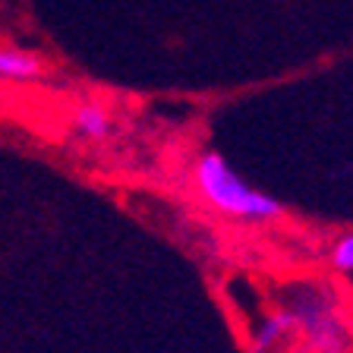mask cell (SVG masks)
Here are the masks:
<instances>
[{"instance_id": "cell-5", "label": "cell", "mask_w": 353, "mask_h": 353, "mask_svg": "<svg viewBox=\"0 0 353 353\" xmlns=\"http://www.w3.org/2000/svg\"><path fill=\"white\" fill-rule=\"evenodd\" d=\"M73 132L85 142H108L114 132V120L101 104H79L73 114Z\"/></svg>"}, {"instance_id": "cell-6", "label": "cell", "mask_w": 353, "mask_h": 353, "mask_svg": "<svg viewBox=\"0 0 353 353\" xmlns=\"http://www.w3.org/2000/svg\"><path fill=\"white\" fill-rule=\"evenodd\" d=\"M328 265L334 268V272H341V274H350L353 272V236L350 234H344L338 243H334V246H331Z\"/></svg>"}, {"instance_id": "cell-3", "label": "cell", "mask_w": 353, "mask_h": 353, "mask_svg": "<svg viewBox=\"0 0 353 353\" xmlns=\"http://www.w3.org/2000/svg\"><path fill=\"white\" fill-rule=\"evenodd\" d=\"M44 76V60L35 51L16 48V44H0V82L13 85H29Z\"/></svg>"}, {"instance_id": "cell-1", "label": "cell", "mask_w": 353, "mask_h": 353, "mask_svg": "<svg viewBox=\"0 0 353 353\" xmlns=\"http://www.w3.org/2000/svg\"><path fill=\"white\" fill-rule=\"evenodd\" d=\"M192 183H196L199 196L224 218L268 224V221H281L287 214L284 202H278L262 190H252L218 152H205L199 158L192 168Z\"/></svg>"}, {"instance_id": "cell-4", "label": "cell", "mask_w": 353, "mask_h": 353, "mask_svg": "<svg viewBox=\"0 0 353 353\" xmlns=\"http://www.w3.org/2000/svg\"><path fill=\"white\" fill-rule=\"evenodd\" d=\"M294 334V316L290 309H278L272 316H265L259 331L252 334V344H250V353H272L278 344H284L287 338Z\"/></svg>"}, {"instance_id": "cell-2", "label": "cell", "mask_w": 353, "mask_h": 353, "mask_svg": "<svg viewBox=\"0 0 353 353\" xmlns=\"http://www.w3.org/2000/svg\"><path fill=\"white\" fill-rule=\"evenodd\" d=\"M290 316H294V334H303L309 353H344L347 328L338 309V296L328 287L306 284L290 294Z\"/></svg>"}]
</instances>
